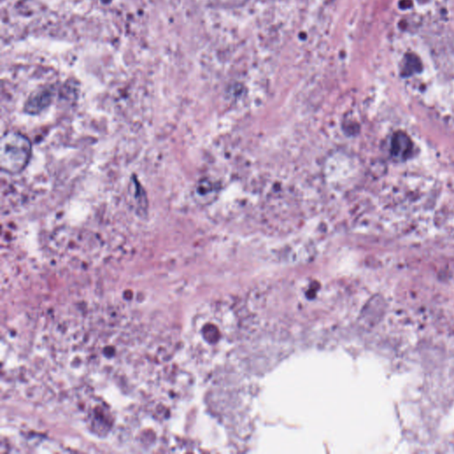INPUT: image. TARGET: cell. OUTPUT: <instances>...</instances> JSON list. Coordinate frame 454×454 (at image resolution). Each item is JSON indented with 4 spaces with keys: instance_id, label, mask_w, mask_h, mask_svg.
<instances>
[{
    "instance_id": "6da1fadb",
    "label": "cell",
    "mask_w": 454,
    "mask_h": 454,
    "mask_svg": "<svg viewBox=\"0 0 454 454\" xmlns=\"http://www.w3.org/2000/svg\"><path fill=\"white\" fill-rule=\"evenodd\" d=\"M32 154L30 140L16 131L6 132L0 142V167L3 172L16 175L27 166Z\"/></svg>"
},
{
    "instance_id": "7a4b0ae2",
    "label": "cell",
    "mask_w": 454,
    "mask_h": 454,
    "mask_svg": "<svg viewBox=\"0 0 454 454\" xmlns=\"http://www.w3.org/2000/svg\"><path fill=\"white\" fill-rule=\"evenodd\" d=\"M50 96L49 93H40L31 97L26 104V112L30 114L40 113L50 104Z\"/></svg>"
}]
</instances>
